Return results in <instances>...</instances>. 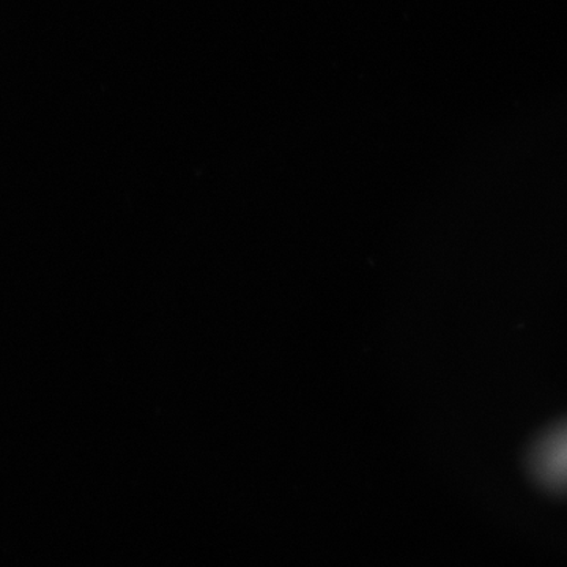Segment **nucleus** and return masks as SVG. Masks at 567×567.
I'll return each mask as SVG.
<instances>
[{
	"mask_svg": "<svg viewBox=\"0 0 567 567\" xmlns=\"http://www.w3.org/2000/svg\"><path fill=\"white\" fill-rule=\"evenodd\" d=\"M533 472L544 486L567 491V423L548 432L532 454Z\"/></svg>",
	"mask_w": 567,
	"mask_h": 567,
	"instance_id": "f257e3e1",
	"label": "nucleus"
}]
</instances>
